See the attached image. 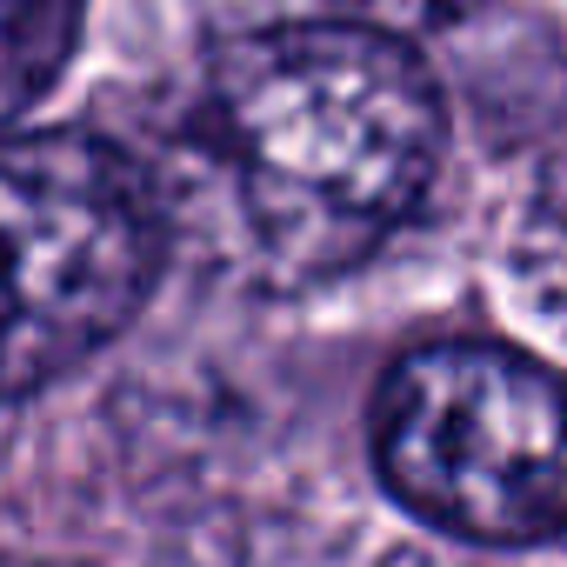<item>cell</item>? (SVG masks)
Returning <instances> with one entry per match:
<instances>
[{
  "label": "cell",
  "mask_w": 567,
  "mask_h": 567,
  "mask_svg": "<svg viewBox=\"0 0 567 567\" xmlns=\"http://www.w3.org/2000/svg\"><path fill=\"white\" fill-rule=\"evenodd\" d=\"M441 147L447 101L408 41L288 21L207 54L154 187L254 280L321 288L414 220Z\"/></svg>",
  "instance_id": "cell-1"
},
{
  "label": "cell",
  "mask_w": 567,
  "mask_h": 567,
  "mask_svg": "<svg viewBox=\"0 0 567 567\" xmlns=\"http://www.w3.org/2000/svg\"><path fill=\"white\" fill-rule=\"evenodd\" d=\"M381 487L481 547L567 534V374L507 341H421L368 408Z\"/></svg>",
  "instance_id": "cell-2"
},
{
  "label": "cell",
  "mask_w": 567,
  "mask_h": 567,
  "mask_svg": "<svg viewBox=\"0 0 567 567\" xmlns=\"http://www.w3.org/2000/svg\"><path fill=\"white\" fill-rule=\"evenodd\" d=\"M8 260V401H34L94 361L154 295L167 260V200L127 147L87 127L14 134Z\"/></svg>",
  "instance_id": "cell-3"
},
{
  "label": "cell",
  "mask_w": 567,
  "mask_h": 567,
  "mask_svg": "<svg viewBox=\"0 0 567 567\" xmlns=\"http://www.w3.org/2000/svg\"><path fill=\"white\" fill-rule=\"evenodd\" d=\"M81 14L87 0H8V61H0V81H8V114H34L48 101V87L68 74L74 48H81Z\"/></svg>",
  "instance_id": "cell-4"
},
{
  "label": "cell",
  "mask_w": 567,
  "mask_h": 567,
  "mask_svg": "<svg viewBox=\"0 0 567 567\" xmlns=\"http://www.w3.org/2000/svg\"><path fill=\"white\" fill-rule=\"evenodd\" d=\"M328 8H341V21H361V28H381V34L408 41V34H434V28H454V21L481 14L487 0H328Z\"/></svg>",
  "instance_id": "cell-5"
},
{
  "label": "cell",
  "mask_w": 567,
  "mask_h": 567,
  "mask_svg": "<svg viewBox=\"0 0 567 567\" xmlns=\"http://www.w3.org/2000/svg\"><path fill=\"white\" fill-rule=\"evenodd\" d=\"M34 567H68V560H34Z\"/></svg>",
  "instance_id": "cell-6"
}]
</instances>
